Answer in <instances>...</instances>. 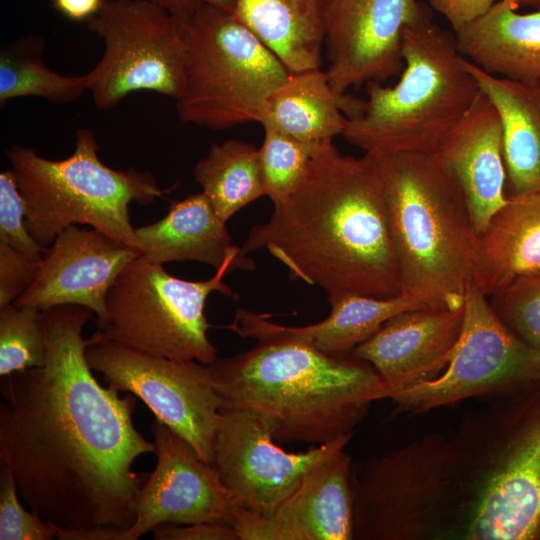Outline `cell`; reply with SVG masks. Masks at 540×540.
Masks as SVG:
<instances>
[{"mask_svg": "<svg viewBox=\"0 0 540 540\" xmlns=\"http://www.w3.org/2000/svg\"><path fill=\"white\" fill-rule=\"evenodd\" d=\"M94 311L62 304L41 311L42 367L2 377L0 466L19 496L45 521L66 530H128L149 475L134 461L154 453L135 428V397H120L92 374L82 331Z\"/></svg>", "mask_w": 540, "mask_h": 540, "instance_id": "1", "label": "cell"}, {"mask_svg": "<svg viewBox=\"0 0 540 540\" xmlns=\"http://www.w3.org/2000/svg\"><path fill=\"white\" fill-rule=\"evenodd\" d=\"M332 140L317 144L301 184L250 230L241 250H268L292 279L328 299L401 295L376 160L344 156Z\"/></svg>", "mask_w": 540, "mask_h": 540, "instance_id": "2", "label": "cell"}, {"mask_svg": "<svg viewBox=\"0 0 540 540\" xmlns=\"http://www.w3.org/2000/svg\"><path fill=\"white\" fill-rule=\"evenodd\" d=\"M211 364L224 409L252 412L279 442L321 445L352 434L371 404L390 397L374 368L283 338ZM221 410V411H222Z\"/></svg>", "mask_w": 540, "mask_h": 540, "instance_id": "3", "label": "cell"}, {"mask_svg": "<svg viewBox=\"0 0 540 540\" xmlns=\"http://www.w3.org/2000/svg\"><path fill=\"white\" fill-rule=\"evenodd\" d=\"M374 158L402 294L462 308L478 233L459 181L437 151Z\"/></svg>", "mask_w": 540, "mask_h": 540, "instance_id": "4", "label": "cell"}, {"mask_svg": "<svg viewBox=\"0 0 540 540\" xmlns=\"http://www.w3.org/2000/svg\"><path fill=\"white\" fill-rule=\"evenodd\" d=\"M469 417L453 435L456 539L540 540V379Z\"/></svg>", "mask_w": 540, "mask_h": 540, "instance_id": "5", "label": "cell"}, {"mask_svg": "<svg viewBox=\"0 0 540 540\" xmlns=\"http://www.w3.org/2000/svg\"><path fill=\"white\" fill-rule=\"evenodd\" d=\"M404 67L392 87L369 82L362 113L342 133L366 154L434 152L469 109L480 87L466 69L452 34L432 18L407 26Z\"/></svg>", "mask_w": 540, "mask_h": 540, "instance_id": "6", "label": "cell"}, {"mask_svg": "<svg viewBox=\"0 0 540 540\" xmlns=\"http://www.w3.org/2000/svg\"><path fill=\"white\" fill-rule=\"evenodd\" d=\"M98 148L94 133L83 128L64 159L50 160L20 145L6 151L25 201L26 227L41 246L51 245L69 226L87 224L135 248L129 204L149 205L166 191L148 171L106 166Z\"/></svg>", "mask_w": 540, "mask_h": 540, "instance_id": "7", "label": "cell"}, {"mask_svg": "<svg viewBox=\"0 0 540 540\" xmlns=\"http://www.w3.org/2000/svg\"><path fill=\"white\" fill-rule=\"evenodd\" d=\"M353 539H455L460 482L453 436L430 434L352 464Z\"/></svg>", "mask_w": 540, "mask_h": 540, "instance_id": "8", "label": "cell"}, {"mask_svg": "<svg viewBox=\"0 0 540 540\" xmlns=\"http://www.w3.org/2000/svg\"><path fill=\"white\" fill-rule=\"evenodd\" d=\"M237 269L254 271L255 262L231 257L208 280L188 281L138 256L108 290L94 335L153 356L212 364L217 350L207 336L212 325L205 315L206 300L214 291L237 300L238 294L223 281Z\"/></svg>", "mask_w": 540, "mask_h": 540, "instance_id": "9", "label": "cell"}, {"mask_svg": "<svg viewBox=\"0 0 540 540\" xmlns=\"http://www.w3.org/2000/svg\"><path fill=\"white\" fill-rule=\"evenodd\" d=\"M183 23L186 85L179 119L212 130L258 122L266 97L289 76L234 12L204 4Z\"/></svg>", "mask_w": 540, "mask_h": 540, "instance_id": "10", "label": "cell"}, {"mask_svg": "<svg viewBox=\"0 0 540 540\" xmlns=\"http://www.w3.org/2000/svg\"><path fill=\"white\" fill-rule=\"evenodd\" d=\"M87 27L104 51L87 73L95 106L109 110L136 91L179 99L186 85L183 23L151 0H103Z\"/></svg>", "mask_w": 540, "mask_h": 540, "instance_id": "11", "label": "cell"}, {"mask_svg": "<svg viewBox=\"0 0 540 540\" xmlns=\"http://www.w3.org/2000/svg\"><path fill=\"white\" fill-rule=\"evenodd\" d=\"M85 349L92 370L117 391L133 394L183 438L204 462L214 464V441L223 401L211 364L149 355L94 334Z\"/></svg>", "mask_w": 540, "mask_h": 540, "instance_id": "12", "label": "cell"}, {"mask_svg": "<svg viewBox=\"0 0 540 540\" xmlns=\"http://www.w3.org/2000/svg\"><path fill=\"white\" fill-rule=\"evenodd\" d=\"M537 379L540 352L508 329L488 298L469 284L461 332L444 372L390 398L400 410L419 413L475 396L507 392Z\"/></svg>", "mask_w": 540, "mask_h": 540, "instance_id": "13", "label": "cell"}, {"mask_svg": "<svg viewBox=\"0 0 540 540\" xmlns=\"http://www.w3.org/2000/svg\"><path fill=\"white\" fill-rule=\"evenodd\" d=\"M351 438L349 434L305 452H287L275 443L264 419L249 411L224 409L213 465L237 504L272 516L312 468L344 449Z\"/></svg>", "mask_w": 540, "mask_h": 540, "instance_id": "14", "label": "cell"}, {"mask_svg": "<svg viewBox=\"0 0 540 540\" xmlns=\"http://www.w3.org/2000/svg\"><path fill=\"white\" fill-rule=\"evenodd\" d=\"M432 18L418 0H324L325 71L338 94L402 72L404 29Z\"/></svg>", "mask_w": 540, "mask_h": 540, "instance_id": "15", "label": "cell"}, {"mask_svg": "<svg viewBox=\"0 0 540 540\" xmlns=\"http://www.w3.org/2000/svg\"><path fill=\"white\" fill-rule=\"evenodd\" d=\"M157 464L136 499V519L127 531L136 540L163 523L228 522L236 504L213 464L162 422L151 426Z\"/></svg>", "mask_w": 540, "mask_h": 540, "instance_id": "16", "label": "cell"}, {"mask_svg": "<svg viewBox=\"0 0 540 540\" xmlns=\"http://www.w3.org/2000/svg\"><path fill=\"white\" fill-rule=\"evenodd\" d=\"M138 256L135 248L97 229L69 226L45 247L33 283L14 304L40 311L79 304L92 309L101 319L108 290Z\"/></svg>", "mask_w": 540, "mask_h": 540, "instance_id": "17", "label": "cell"}, {"mask_svg": "<svg viewBox=\"0 0 540 540\" xmlns=\"http://www.w3.org/2000/svg\"><path fill=\"white\" fill-rule=\"evenodd\" d=\"M463 319L464 306L405 311L383 323L353 349L351 356L369 363L390 389L391 396L444 372Z\"/></svg>", "mask_w": 540, "mask_h": 540, "instance_id": "18", "label": "cell"}, {"mask_svg": "<svg viewBox=\"0 0 540 540\" xmlns=\"http://www.w3.org/2000/svg\"><path fill=\"white\" fill-rule=\"evenodd\" d=\"M437 152L459 181L479 234L508 201L502 123L481 89L463 117L444 136Z\"/></svg>", "mask_w": 540, "mask_h": 540, "instance_id": "19", "label": "cell"}, {"mask_svg": "<svg viewBox=\"0 0 540 540\" xmlns=\"http://www.w3.org/2000/svg\"><path fill=\"white\" fill-rule=\"evenodd\" d=\"M331 311L316 324L291 327L269 321L268 314L237 309L234 320L226 326L244 338H283L297 341L325 354L347 357L353 349L371 337L396 314L430 308L419 299L401 294L376 298L347 294L328 299Z\"/></svg>", "mask_w": 540, "mask_h": 540, "instance_id": "20", "label": "cell"}, {"mask_svg": "<svg viewBox=\"0 0 540 540\" xmlns=\"http://www.w3.org/2000/svg\"><path fill=\"white\" fill-rule=\"evenodd\" d=\"M351 471L344 449L312 468L272 515L278 540H353Z\"/></svg>", "mask_w": 540, "mask_h": 540, "instance_id": "21", "label": "cell"}, {"mask_svg": "<svg viewBox=\"0 0 540 540\" xmlns=\"http://www.w3.org/2000/svg\"><path fill=\"white\" fill-rule=\"evenodd\" d=\"M540 271V191L508 196L478 234L471 284L486 297Z\"/></svg>", "mask_w": 540, "mask_h": 540, "instance_id": "22", "label": "cell"}, {"mask_svg": "<svg viewBox=\"0 0 540 540\" xmlns=\"http://www.w3.org/2000/svg\"><path fill=\"white\" fill-rule=\"evenodd\" d=\"M203 193L172 201L162 219L134 228V247L148 261H197L219 269L231 257L246 256Z\"/></svg>", "mask_w": 540, "mask_h": 540, "instance_id": "23", "label": "cell"}, {"mask_svg": "<svg viewBox=\"0 0 540 540\" xmlns=\"http://www.w3.org/2000/svg\"><path fill=\"white\" fill-rule=\"evenodd\" d=\"M455 36L462 56L484 72L540 81V8L520 14L500 0Z\"/></svg>", "mask_w": 540, "mask_h": 540, "instance_id": "24", "label": "cell"}, {"mask_svg": "<svg viewBox=\"0 0 540 540\" xmlns=\"http://www.w3.org/2000/svg\"><path fill=\"white\" fill-rule=\"evenodd\" d=\"M364 100L336 93L320 69L290 73L264 100L259 123L299 140L318 143L342 135L347 118L362 113Z\"/></svg>", "mask_w": 540, "mask_h": 540, "instance_id": "25", "label": "cell"}, {"mask_svg": "<svg viewBox=\"0 0 540 540\" xmlns=\"http://www.w3.org/2000/svg\"><path fill=\"white\" fill-rule=\"evenodd\" d=\"M463 63L500 116L511 195L539 192L540 81L522 82L491 75L465 57Z\"/></svg>", "mask_w": 540, "mask_h": 540, "instance_id": "26", "label": "cell"}, {"mask_svg": "<svg viewBox=\"0 0 540 540\" xmlns=\"http://www.w3.org/2000/svg\"><path fill=\"white\" fill-rule=\"evenodd\" d=\"M234 14L290 73L320 69L324 0H235Z\"/></svg>", "mask_w": 540, "mask_h": 540, "instance_id": "27", "label": "cell"}, {"mask_svg": "<svg viewBox=\"0 0 540 540\" xmlns=\"http://www.w3.org/2000/svg\"><path fill=\"white\" fill-rule=\"evenodd\" d=\"M194 178L225 222L265 196L259 148L240 140L212 144L206 157L196 163Z\"/></svg>", "mask_w": 540, "mask_h": 540, "instance_id": "28", "label": "cell"}, {"mask_svg": "<svg viewBox=\"0 0 540 540\" xmlns=\"http://www.w3.org/2000/svg\"><path fill=\"white\" fill-rule=\"evenodd\" d=\"M44 41L36 35L21 36L0 52V106L26 96L58 104L78 100L88 91L87 74L66 76L49 69L42 57Z\"/></svg>", "mask_w": 540, "mask_h": 540, "instance_id": "29", "label": "cell"}, {"mask_svg": "<svg viewBox=\"0 0 540 540\" xmlns=\"http://www.w3.org/2000/svg\"><path fill=\"white\" fill-rule=\"evenodd\" d=\"M263 128L259 159L265 196L274 205L285 200L301 184L319 142L299 140L270 125Z\"/></svg>", "mask_w": 540, "mask_h": 540, "instance_id": "30", "label": "cell"}, {"mask_svg": "<svg viewBox=\"0 0 540 540\" xmlns=\"http://www.w3.org/2000/svg\"><path fill=\"white\" fill-rule=\"evenodd\" d=\"M46 354L41 311L14 303L0 308L1 377L44 366Z\"/></svg>", "mask_w": 540, "mask_h": 540, "instance_id": "31", "label": "cell"}, {"mask_svg": "<svg viewBox=\"0 0 540 540\" xmlns=\"http://www.w3.org/2000/svg\"><path fill=\"white\" fill-rule=\"evenodd\" d=\"M487 298L505 326L524 343L540 352V271Z\"/></svg>", "mask_w": 540, "mask_h": 540, "instance_id": "32", "label": "cell"}, {"mask_svg": "<svg viewBox=\"0 0 540 540\" xmlns=\"http://www.w3.org/2000/svg\"><path fill=\"white\" fill-rule=\"evenodd\" d=\"M0 472V540H51L55 527L39 514L27 511L18 499L14 475L4 466Z\"/></svg>", "mask_w": 540, "mask_h": 540, "instance_id": "33", "label": "cell"}, {"mask_svg": "<svg viewBox=\"0 0 540 540\" xmlns=\"http://www.w3.org/2000/svg\"><path fill=\"white\" fill-rule=\"evenodd\" d=\"M26 205L14 171L0 173V242L40 261L45 247L29 233L25 223Z\"/></svg>", "mask_w": 540, "mask_h": 540, "instance_id": "34", "label": "cell"}, {"mask_svg": "<svg viewBox=\"0 0 540 540\" xmlns=\"http://www.w3.org/2000/svg\"><path fill=\"white\" fill-rule=\"evenodd\" d=\"M38 267L39 261L0 242V308L14 303L30 287Z\"/></svg>", "mask_w": 540, "mask_h": 540, "instance_id": "35", "label": "cell"}, {"mask_svg": "<svg viewBox=\"0 0 540 540\" xmlns=\"http://www.w3.org/2000/svg\"><path fill=\"white\" fill-rule=\"evenodd\" d=\"M152 533L155 540H239L227 522L163 523L155 526Z\"/></svg>", "mask_w": 540, "mask_h": 540, "instance_id": "36", "label": "cell"}, {"mask_svg": "<svg viewBox=\"0 0 540 540\" xmlns=\"http://www.w3.org/2000/svg\"><path fill=\"white\" fill-rule=\"evenodd\" d=\"M229 524L239 540H278L272 516L234 504L229 515Z\"/></svg>", "mask_w": 540, "mask_h": 540, "instance_id": "37", "label": "cell"}, {"mask_svg": "<svg viewBox=\"0 0 540 540\" xmlns=\"http://www.w3.org/2000/svg\"><path fill=\"white\" fill-rule=\"evenodd\" d=\"M430 6L450 23L454 33L483 16L495 0H428Z\"/></svg>", "mask_w": 540, "mask_h": 540, "instance_id": "38", "label": "cell"}, {"mask_svg": "<svg viewBox=\"0 0 540 540\" xmlns=\"http://www.w3.org/2000/svg\"><path fill=\"white\" fill-rule=\"evenodd\" d=\"M181 21L190 18L204 4L234 12L235 0H151Z\"/></svg>", "mask_w": 540, "mask_h": 540, "instance_id": "39", "label": "cell"}, {"mask_svg": "<svg viewBox=\"0 0 540 540\" xmlns=\"http://www.w3.org/2000/svg\"><path fill=\"white\" fill-rule=\"evenodd\" d=\"M54 527L56 538L60 540H128V530L105 528L66 530L57 526Z\"/></svg>", "mask_w": 540, "mask_h": 540, "instance_id": "40", "label": "cell"}, {"mask_svg": "<svg viewBox=\"0 0 540 540\" xmlns=\"http://www.w3.org/2000/svg\"><path fill=\"white\" fill-rule=\"evenodd\" d=\"M53 6L72 20L88 19L100 8L103 0H51Z\"/></svg>", "mask_w": 540, "mask_h": 540, "instance_id": "41", "label": "cell"}, {"mask_svg": "<svg viewBox=\"0 0 540 540\" xmlns=\"http://www.w3.org/2000/svg\"><path fill=\"white\" fill-rule=\"evenodd\" d=\"M504 3L510 5L514 9L521 6H536L540 8V0H501Z\"/></svg>", "mask_w": 540, "mask_h": 540, "instance_id": "42", "label": "cell"}]
</instances>
